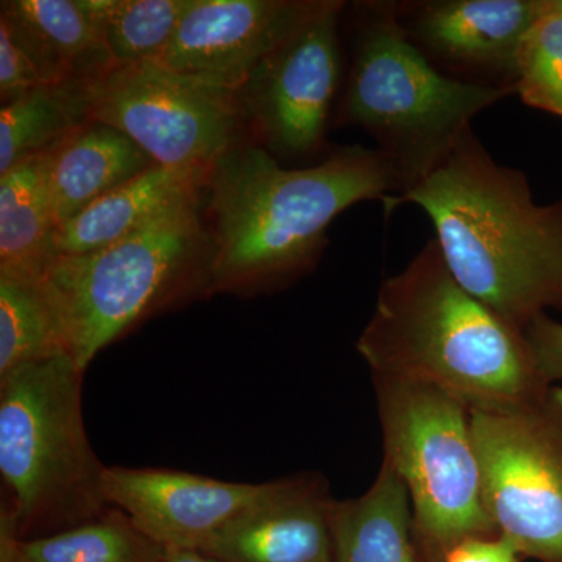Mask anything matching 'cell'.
<instances>
[{
  "mask_svg": "<svg viewBox=\"0 0 562 562\" xmlns=\"http://www.w3.org/2000/svg\"><path fill=\"white\" fill-rule=\"evenodd\" d=\"M63 353L65 335L43 281L0 276V376Z\"/></svg>",
  "mask_w": 562,
  "mask_h": 562,
  "instance_id": "cell-23",
  "label": "cell"
},
{
  "mask_svg": "<svg viewBox=\"0 0 562 562\" xmlns=\"http://www.w3.org/2000/svg\"><path fill=\"white\" fill-rule=\"evenodd\" d=\"M522 553L502 535L479 536L458 542L442 562H520Z\"/></svg>",
  "mask_w": 562,
  "mask_h": 562,
  "instance_id": "cell-27",
  "label": "cell"
},
{
  "mask_svg": "<svg viewBox=\"0 0 562 562\" xmlns=\"http://www.w3.org/2000/svg\"><path fill=\"white\" fill-rule=\"evenodd\" d=\"M402 191L375 147H338L317 165L290 169L251 140L236 144L213 162L206 181L211 295L284 290L316 268L342 211Z\"/></svg>",
  "mask_w": 562,
  "mask_h": 562,
  "instance_id": "cell-1",
  "label": "cell"
},
{
  "mask_svg": "<svg viewBox=\"0 0 562 562\" xmlns=\"http://www.w3.org/2000/svg\"><path fill=\"white\" fill-rule=\"evenodd\" d=\"M394 10L403 33L446 76L517 94L520 50L543 0H405Z\"/></svg>",
  "mask_w": 562,
  "mask_h": 562,
  "instance_id": "cell-11",
  "label": "cell"
},
{
  "mask_svg": "<svg viewBox=\"0 0 562 562\" xmlns=\"http://www.w3.org/2000/svg\"><path fill=\"white\" fill-rule=\"evenodd\" d=\"M57 232L43 151L0 176V276L43 279Z\"/></svg>",
  "mask_w": 562,
  "mask_h": 562,
  "instance_id": "cell-19",
  "label": "cell"
},
{
  "mask_svg": "<svg viewBox=\"0 0 562 562\" xmlns=\"http://www.w3.org/2000/svg\"><path fill=\"white\" fill-rule=\"evenodd\" d=\"M314 5L316 0H192L171 43L154 63L238 92Z\"/></svg>",
  "mask_w": 562,
  "mask_h": 562,
  "instance_id": "cell-12",
  "label": "cell"
},
{
  "mask_svg": "<svg viewBox=\"0 0 562 562\" xmlns=\"http://www.w3.org/2000/svg\"><path fill=\"white\" fill-rule=\"evenodd\" d=\"M335 502L321 473L262 483L199 552L217 562H333Z\"/></svg>",
  "mask_w": 562,
  "mask_h": 562,
  "instance_id": "cell-13",
  "label": "cell"
},
{
  "mask_svg": "<svg viewBox=\"0 0 562 562\" xmlns=\"http://www.w3.org/2000/svg\"><path fill=\"white\" fill-rule=\"evenodd\" d=\"M210 169L155 166L140 173L61 224L55 254L61 257L103 249L177 206L201 201Z\"/></svg>",
  "mask_w": 562,
  "mask_h": 562,
  "instance_id": "cell-15",
  "label": "cell"
},
{
  "mask_svg": "<svg viewBox=\"0 0 562 562\" xmlns=\"http://www.w3.org/2000/svg\"><path fill=\"white\" fill-rule=\"evenodd\" d=\"M46 85L31 55L14 38L13 33L0 24V99L2 103Z\"/></svg>",
  "mask_w": 562,
  "mask_h": 562,
  "instance_id": "cell-25",
  "label": "cell"
},
{
  "mask_svg": "<svg viewBox=\"0 0 562 562\" xmlns=\"http://www.w3.org/2000/svg\"><path fill=\"white\" fill-rule=\"evenodd\" d=\"M346 7L342 0H316L238 91L251 143L279 161L312 160L324 150L346 77L339 35Z\"/></svg>",
  "mask_w": 562,
  "mask_h": 562,
  "instance_id": "cell-10",
  "label": "cell"
},
{
  "mask_svg": "<svg viewBox=\"0 0 562 562\" xmlns=\"http://www.w3.org/2000/svg\"><path fill=\"white\" fill-rule=\"evenodd\" d=\"M0 562H10L5 557H0Z\"/></svg>",
  "mask_w": 562,
  "mask_h": 562,
  "instance_id": "cell-30",
  "label": "cell"
},
{
  "mask_svg": "<svg viewBox=\"0 0 562 562\" xmlns=\"http://www.w3.org/2000/svg\"><path fill=\"white\" fill-rule=\"evenodd\" d=\"M81 392L83 372L68 353L0 376V532L10 538L54 535L111 508Z\"/></svg>",
  "mask_w": 562,
  "mask_h": 562,
  "instance_id": "cell-5",
  "label": "cell"
},
{
  "mask_svg": "<svg viewBox=\"0 0 562 562\" xmlns=\"http://www.w3.org/2000/svg\"><path fill=\"white\" fill-rule=\"evenodd\" d=\"M166 547L111 506L88 522L32 539L0 532V557L10 562H162Z\"/></svg>",
  "mask_w": 562,
  "mask_h": 562,
  "instance_id": "cell-21",
  "label": "cell"
},
{
  "mask_svg": "<svg viewBox=\"0 0 562 562\" xmlns=\"http://www.w3.org/2000/svg\"><path fill=\"white\" fill-rule=\"evenodd\" d=\"M532 361L543 380L553 386L562 382V324L549 314H539L524 328Z\"/></svg>",
  "mask_w": 562,
  "mask_h": 562,
  "instance_id": "cell-26",
  "label": "cell"
},
{
  "mask_svg": "<svg viewBox=\"0 0 562 562\" xmlns=\"http://www.w3.org/2000/svg\"><path fill=\"white\" fill-rule=\"evenodd\" d=\"M88 79L41 85L2 103L0 176L18 162L49 150L92 121Z\"/></svg>",
  "mask_w": 562,
  "mask_h": 562,
  "instance_id": "cell-20",
  "label": "cell"
},
{
  "mask_svg": "<svg viewBox=\"0 0 562 562\" xmlns=\"http://www.w3.org/2000/svg\"><path fill=\"white\" fill-rule=\"evenodd\" d=\"M554 3L562 10V0H554Z\"/></svg>",
  "mask_w": 562,
  "mask_h": 562,
  "instance_id": "cell-29",
  "label": "cell"
},
{
  "mask_svg": "<svg viewBox=\"0 0 562 562\" xmlns=\"http://www.w3.org/2000/svg\"><path fill=\"white\" fill-rule=\"evenodd\" d=\"M262 483L222 482L173 469L106 468V502L166 549L199 550L249 505Z\"/></svg>",
  "mask_w": 562,
  "mask_h": 562,
  "instance_id": "cell-14",
  "label": "cell"
},
{
  "mask_svg": "<svg viewBox=\"0 0 562 562\" xmlns=\"http://www.w3.org/2000/svg\"><path fill=\"white\" fill-rule=\"evenodd\" d=\"M88 90L91 120L125 133L166 168H211L250 140L238 92L154 61L106 66L88 79Z\"/></svg>",
  "mask_w": 562,
  "mask_h": 562,
  "instance_id": "cell-9",
  "label": "cell"
},
{
  "mask_svg": "<svg viewBox=\"0 0 562 562\" xmlns=\"http://www.w3.org/2000/svg\"><path fill=\"white\" fill-rule=\"evenodd\" d=\"M199 206L184 203L103 249L52 261L41 281L81 372L136 325L210 297L214 249Z\"/></svg>",
  "mask_w": 562,
  "mask_h": 562,
  "instance_id": "cell-6",
  "label": "cell"
},
{
  "mask_svg": "<svg viewBox=\"0 0 562 562\" xmlns=\"http://www.w3.org/2000/svg\"><path fill=\"white\" fill-rule=\"evenodd\" d=\"M517 95L525 105L562 117V10L543 0L519 57Z\"/></svg>",
  "mask_w": 562,
  "mask_h": 562,
  "instance_id": "cell-24",
  "label": "cell"
},
{
  "mask_svg": "<svg viewBox=\"0 0 562 562\" xmlns=\"http://www.w3.org/2000/svg\"><path fill=\"white\" fill-rule=\"evenodd\" d=\"M484 506L524 558L562 562V387L506 409H471Z\"/></svg>",
  "mask_w": 562,
  "mask_h": 562,
  "instance_id": "cell-8",
  "label": "cell"
},
{
  "mask_svg": "<svg viewBox=\"0 0 562 562\" xmlns=\"http://www.w3.org/2000/svg\"><path fill=\"white\" fill-rule=\"evenodd\" d=\"M403 203L430 217L454 280L514 327L562 312V199L536 203L527 176L495 161L472 127L427 179L383 209L390 216Z\"/></svg>",
  "mask_w": 562,
  "mask_h": 562,
  "instance_id": "cell-2",
  "label": "cell"
},
{
  "mask_svg": "<svg viewBox=\"0 0 562 562\" xmlns=\"http://www.w3.org/2000/svg\"><path fill=\"white\" fill-rule=\"evenodd\" d=\"M46 155L47 184L58 227L157 165L125 133L90 121Z\"/></svg>",
  "mask_w": 562,
  "mask_h": 562,
  "instance_id": "cell-16",
  "label": "cell"
},
{
  "mask_svg": "<svg viewBox=\"0 0 562 562\" xmlns=\"http://www.w3.org/2000/svg\"><path fill=\"white\" fill-rule=\"evenodd\" d=\"M349 32L335 122L360 127L375 140L401 179L402 194L449 157L473 117L514 95L441 72L403 33L394 2L353 3Z\"/></svg>",
  "mask_w": 562,
  "mask_h": 562,
  "instance_id": "cell-4",
  "label": "cell"
},
{
  "mask_svg": "<svg viewBox=\"0 0 562 562\" xmlns=\"http://www.w3.org/2000/svg\"><path fill=\"white\" fill-rule=\"evenodd\" d=\"M372 380L383 458L408 487L419 562H442L464 539L498 535L484 506L468 403L420 380Z\"/></svg>",
  "mask_w": 562,
  "mask_h": 562,
  "instance_id": "cell-7",
  "label": "cell"
},
{
  "mask_svg": "<svg viewBox=\"0 0 562 562\" xmlns=\"http://www.w3.org/2000/svg\"><path fill=\"white\" fill-rule=\"evenodd\" d=\"M192 0H81L111 65L154 61L171 43Z\"/></svg>",
  "mask_w": 562,
  "mask_h": 562,
  "instance_id": "cell-22",
  "label": "cell"
},
{
  "mask_svg": "<svg viewBox=\"0 0 562 562\" xmlns=\"http://www.w3.org/2000/svg\"><path fill=\"white\" fill-rule=\"evenodd\" d=\"M162 562H217L211 560L199 550L190 549H166Z\"/></svg>",
  "mask_w": 562,
  "mask_h": 562,
  "instance_id": "cell-28",
  "label": "cell"
},
{
  "mask_svg": "<svg viewBox=\"0 0 562 562\" xmlns=\"http://www.w3.org/2000/svg\"><path fill=\"white\" fill-rule=\"evenodd\" d=\"M333 562H419L408 487L386 458L371 490L336 501Z\"/></svg>",
  "mask_w": 562,
  "mask_h": 562,
  "instance_id": "cell-18",
  "label": "cell"
},
{
  "mask_svg": "<svg viewBox=\"0 0 562 562\" xmlns=\"http://www.w3.org/2000/svg\"><path fill=\"white\" fill-rule=\"evenodd\" d=\"M0 24L20 41L46 83L91 77L111 65L81 0H3Z\"/></svg>",
  "mask_w": 562,
  "mask_h": 562,
  "instance_id": "cell-17",
  "label": "cell"
},
{
  "mask_svg": "<svg viewBox=\"0 0 562 562\" xmlns=\"http://www.w3.org/2000/svg\"><path fill=\"white\" fill-rule=\"evenodd\" d=\"M357 350L372 375L436 384L471 409L528 405L552 387L524 331L454 280L436 239L383 281Z\"/></svg>",
  "mask_w": 562,
  "mask_h": 562,
  "instance_id": "cell-3",
  "label": "cell"
}]
</instances>
